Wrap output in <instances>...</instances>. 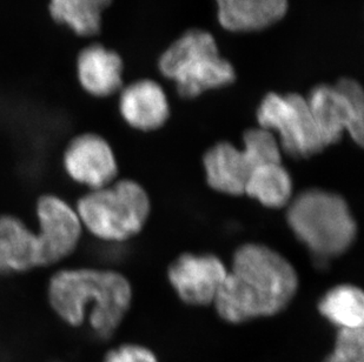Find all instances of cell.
I'll use <instances>...</instances> for the list:
<instances>
[{"mask_svg": "<svg viewBox=\"0 0 364 362\" xmlns=\"http://www.w3.org/2000/svg\"><path fill=\"white\" fill-rule=\"evenodd\" d=\"M259 165L247 147L238 148L229 141L213 145L203 155L206 184L213 191L230 197L244 194L247 178Z\"/></svg>", "mask_w": 364, "mask_h": 362, "instance_id": "8fae6325", "label": "cell"}, {"mask_svg": "<svg viewBox=\"0 0 364 362\" xmlns=\"http://www.w3.org/2000/svg\"><path fill=\"white\" fill-rule=\"evenodd\" d=\"M244 194L267 209H287L294 198V181L282 161L259 165L251 172Z\"/></svg>", "mask_w": 364, "mask_h": 362, "instance_id": "2e32d148", "label": "cell"}, {"mask_svg": "<svg viewBox=\"0 0 364 362\" xmlns=\"http://www.w3.org/2000/svg\"><path fill=\"white\" fill-rule=\"evenodd\" d=\"M77 75L82 89L91 96H112L123 86V60L102 45H90L78 55Z\"/></svg>", "mask_w": 364, "mask_h": 362, "instance_id": "5bb4252c", "label": "cell"}, {"mask_svg": "<svg viewBox=\"0 0 364 362\" xmlns=\"http://www.w3.org/2000/svg\"><path fill=\"white\" fill-rule=\"evenodd\" d=\"M299 288V273L284 256L263 243H243L234 252L213 306L224 322L244 324L279 314Z\"/></svg>", "mask_w": 364, "mask_h": 362, "instance_id": "6da1fadb", "label": "cell"}, {"mask_svg": "<svg viewBox=\"0 0 364 362\" xmlns=\"http://www.w3.org/2000/svg\"><path fill=\"white\" fill-rule=\"evenodd\" d=\"M310 111L328 146L340 143L347 132L358 146L364 143V93L355 79L335 85H317L306 97Z\"/></svg>", "mask_w": 364, "mask_h": 362, "instance_id": "52a82bcc", "label": "cell"}, {"mask_svg": "<svg viewBox=\"0 0 364 362\" xmlns=\"http://www.w3.org/2000/svg\"><path fill=\"white\" fill-rule=\"evenodd\" d=\"M112 0H50L48 11L59 24L76 35L91 37L100 32L102 16Z\"/></svg>", "mask_w": 364, "mask_h": 362, "instance_id": "ac0fdd59", "label": "cell"}, {"mask_svg": "<svg viewBox=\"0 0 364 362\" xmlns=\"http://www.w3.org/2000/svg\"><path fill=\"white\" fill-rule=\"evenodd\" d=\"M228 275L225 263L213 253H182L168 267L166 277L177 297L189 306L213 305Z\"/></svg>", "mask_w": 364, "mask_h": 362, "instance_id": "9c48e42d", "label": "cell"}, {"mask_svg": "<svg viewBox=\"0 0 364 362\" xmlns=\"http://www.w3.org/2000/svg\"><path fill=\"white\" fill-rule=\"evenodd\" d=\"M218 21L232 32L263 30L276 24L288 11V0H216Z\"/></svg>", "mask_w": 364, "mask_h": 362, "instance_id": "9a60e30c", "label": "cell"}, {"mask_svg": "<svg viewBox=\"0 0 364 362\" xmlns=\"http://www.w3.org/2000/svg\"><path fill=\"white\" fill-rule=\"evenodd\" d=\"M36 216L44 267L60 263L78 248L84 229L71 204L46 193L37 199Z\"/></svg>", "mask_w": 364, "mask_h": 362, "instance_id": "ba28073f", "label": "cell"}, {"mask_svg": "<svg viewBox=\"0 0 364 362\" xmlns=\"http://www.w3.org/2000/svg\"><path fill=\"white\" fill-rule=\"evenodd\" d=\"M119 111L131 127L143 132L159 130L170 116L162 86L149 79L134 82L122 91Z\"/></svg>", "mask_w": 364, "mask_h": 362, "instance_id": "4fadbf2b", "label": "cell"}, {"mask_svg": "<svg viewBox=\"0 0 364 362\" xmlns=\"http://www.w3.org/2000/svg\"><path fill=\"white\" fill-rule=\"evenodd\" d=\"M159 66L164 77L177 84L183 98H196L236 79L232 65L220 57L215 38L203 30L186 32L163 53Z\"/></svg>", "mask_w": 364, "mask_h": 362, "instance_id": "5b68a950", "label": "cell"}, {"mask_svg": "<svg viewBox=\"0 0 364 362\" xmlns=\"http://www.w3.org/2000/svg\"><path fill=\"white\" fill-rule=\"evenodd\" d=\"M323 362H364L363 329H338L333 352Z\"/></svg>", "mask_w": 364, "mask_h": 362, "instance_id": "d6986e66", "label": "cell"}, {"mask_svg": "<svg viewBox=\"0 0 364 362\" xmlns=\"http://www.w3.org/2000/svg\"><path fill=\"white\" fill-rule=\"evenodd\" d=\"M257 123L275 136L283 154L296 160L310 159L329 147L306 98L299 93H268L258 106Z\"/></svg>", "mask_w": 364, "mask_h": 362, "instance_id": "8992f818", "label": "cell"}, {"mask_svg": "<svg viewBox=\"0 0 364 362\" xmlns=\"http://www.w3.org/2000/svg\"><path fill=\"white\" fill-rule=\"evenodd\" d=\"M317 309L337 329H363L364 295L356 285H337L326 290Z\"/></svg>", "mask_w": 364, "mask_h": 362, "instance_id": "e0dca14e", "label": "cell"}, {"mask_svg": "<svg viewBox=\"0 0 364 362\" xmlns=\"http://www.w3.org/2000/svg\"><path fill=\"white\" fill-rule=\"evenodd\" d=\"M44 267L36 229L14 214L0 216V275Z\"/></svg>", "mask_w": 364, "mask_h": 362, "instance_id": "7c38bea8", "label": "cell"}, {"mask_svg": "<svg viewBox=\"0 0 364 362\" xmlns=\"http://www.w3.org/2000/svg\"><path fill=\"white\" fill-rule=\"evenodd\" d=\"M62 164L66 175L89 191L112 184L119 172L112 147L96 133L73 138L63 150Z\"/></svg>", "mask_w": 364, "mask_h": 362, "instance_id": "30bf717a", "label": "cell"}, {"mask_svg": "<svg viewBox=\"0 0 364 362\" xmlns=\"http://www.w3.org/2000/svg\"><path fill=\"white\" fill-rule=\"evenodd\" d=\"M75 209L82 229L95 238L124 243L144 229L151 214V199L137 181L119 179L82 195Z\"/></svg>", "mask_w": 364, "mask_h": 362, "instance_id": "277c9868", "label": "cell"}, {"mask_svg": "<svg viewBox=\"0 0 364 362\" xmlns=\"http://www.w3.org/2000/svg\"><path fill=\"white\" fill-rule=\"evenodd\" d=\"M132 297L127 278L107 268H63L48 283V305L55 315L71 327H80L87 320L100 339L116 333L130 311Z\"/></svg>", "mask_w": 364, "mask_h": 362, "instance_id": "7a4b0ae2", "label": "cell"}, {"mask_svg": "<svg viewBox=\"0 0 364 362\" xmlns=\"http://www.w3.org/2000/svg\"><path fill=\"white\" fill-rule=\"evenodd\" d=\"M103 362H159L155 353L145 346L124 344L110 349Z\"/></svg>", "mask_w": 364, "mask_h": 362, "instance_id": "ffe728a7", "label": "cell"}, {"mask_svg": "<svg viewBox=\"0 0 364 362\" xmlns=\"http://www.w3.org/2000/svg\"><path fill=\"white\" fill-rule=\"evenodd\" d=\"M285 220L296 239L317 261L340 258L358 238V222L347 200L323 188H308L294 195Z\"/></svg>", "mask_w": 364, "mask_h": 362, "instance_id": "3957f363", "label": "cell"}]
</instances>
